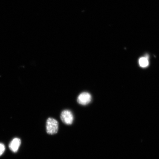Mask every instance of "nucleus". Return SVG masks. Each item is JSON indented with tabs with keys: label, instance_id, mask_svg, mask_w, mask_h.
Masks as SVG:
<instances>
[{
	"label": "nucleus",
	"instance_id": "nucleus-4",
	"mask_svg": "<svg viewBox=\"0 0 159 159\" xmlns=\"http://www.w3.org/2000/svg\"><path fill=\"white\" fill-rule=\"evenodd\" d=\"M21 141L20 139L18 138H15L13 139L9 144V148L12 152L16 153L20 146Z\"/></svg>",
	"mask_w": 159,
	"mask_h": 159
},
{
	"label": "nucleus",
	"instance_id": "nucleus-6",
	"mask_svg": "<svg viewBox=\"0 0 159 159\" xmlns=\"http://www.w3.org/2000/svg\"><path fill=\"white\" fill-rule=\"evenodd\" d=\"M5 150V147L4 144L0 143V156H1L4 152Z\"/></svg>",
	"mask_w": 159,
	"mask_h": 159
},
{
	"label": "nucleus",
	"instance_id": "nucleus-5",
	"mask_svg": "<svg viewBox=\"0 0 159 159\" xmlns=\"http://www.w3.org/2000/svg\"><path fill=\"white\" fill-rule=\"evenodd\" d=\"M139 62L140 66L143 68L148 67L149 65L148 59L145 57H141L139 60Z\"/></svg>",
	"mask_w": 159,
	"mask_h": 159
},
{
	"label": "nucleus",
	"instance_id": "nucleus-3",
	"mask_svg": "<svg viewBox=\"0 0 159 159\" xmlns=\"http://www.w3.org/2000/svg\"><path fill=\"white\" fill-rule=\"evenodd\" d=\"M92 97L89 93L87 92H83L79 95L77 99V102L80 104L85 105L91 102Z\"/></svg>",
	"mask_w": 159,
	"mask_h": 159
},
{
	"label": "nucleus",
	"instance_id": "nucleus-1",
	"mask_svg": "<svg viewBox=\"0 0 159 159\" xmlns=\"http://www.w3.org/2000/svg\"><path fill=\"white\" fill-rule=\"evenodd\" d=\"M59 124L55 119L49 118L46 123V130L48 134H56L58 130Z\"/></svg>",
	"mask_w": 159,
	"mask_h": 159
},
{
	"label": "nucleus",
	"instance_id": "nucleus-2",
	"mask_svg": "<svg viewBox=\"0 0 159 159\" xmlns=\"http://www.w3.org/2000/svg\"><path fill=\"white\" fill-rule=\"evenodd\" d=\"M61 118L64 124L68 125L72 124L74 120L72 113L69 110H65L61 112Z\"/></svg>",
	"mask_w": 159,
	"mask_h": 159
}]
</instances>
